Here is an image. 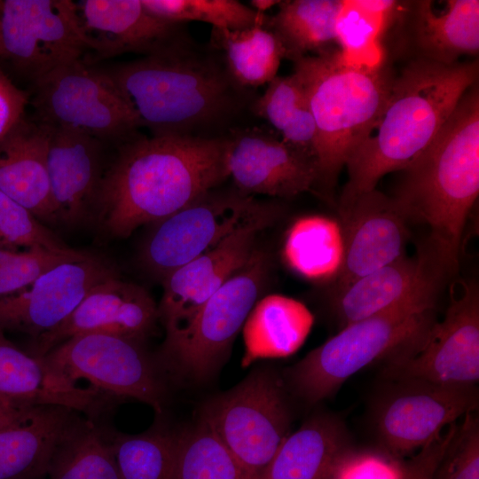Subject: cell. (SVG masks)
<instances>
[{
	"instance_id": "1",
	"label": "cell",
	"mask_w": 479,
	"mask_h": 479,
	"mask_svg": "<svg viewBox=\"0 0 479 479\" xmlns=\"http://www.w3.org/2000/svg\"><path fill=\"white\" fill-rule=\"evenodd\" d=\"M119 145L92 216L111 238L167 218L229 177L228 137L134 136Z\"/></svg>"
},
{
	"instance_id": "2",
	"label": "cell",
	"mask_w": 479,
	"mask_h": 479,
	"mask_svg": "<svg viewBox=\"0 0 479 479\" xmlns=\"http://www.w3.org/2000/svg\"><path fill=\"white\" fill-rule=\"evenodd\" d=\"M478 61L441 64L419 58L394 76L382 113L345 167L340 206L404 170L438 135L463 95L477 82Z\"/></svg>"
},
{
	"instance_id": "3",
	"label": "cell",
	"mask_w": 479,
	"mask_h": 479,
	"mask_svg": "<svg viewBox=\"0 0 479 479\" xmlns=\"http://www.w3.org/2000/svg\"><path fill=\"white\" fill-rule=\"evenodd\" d=\"M394 200L429 229L428 247L458 267L464 228L479 194V89L475 83L427 149L404 170Z\"/></svg>"
},
{
	"instance_id": "4",
	"label": "cell",
	"mask_w": 479,
	"mask_h": 479,
	"mask_svg": "<svg viewBox=\"0 0 479 479\" xmlns=\"http://www.w3.org/2000/svg\"><path fill=\"white\" fill-rule=\"evenodd\" d=\"M104 69L152 136L192 135L239 106L225 65L188 43Z\"/></svg>"
},
{
	"instance_id": "5",
	"label": "cell",
	"mask_w": 479,
	"mask_h": 479,
	"mask_svg": "<svg viewBox=\"0 0 479 479\" xmlns=\"http://www.w3.org/2000/svg\"><path fill=\"white\" fill-rule=\"evenodd\" d=\"M293 62L316 126L317 185L331 191L349 158L382 113L394 75L384 65L365 67L349 64L338 49Z\"/></svg>"
},
{
	"instance_id": "6",
	"label": "cell",
	"mask_w": 479,
	"mask_h": 479,
	"mask_svg": "<svg viewBox=\"0 0 479 479\" xmlns=\"http://www.w3.org/2000/svg\"><path fill=\"white\" fill-rule=\"evenodd\" d=\"M436 302H412L350 323L283 372L288 391L314 404L378 361L418 350L437 322Z\"/></svg>"
},
{
	"instance_id": "7",
	"label": "cell",
	"mask_w": 479,
	"mask_h": 479,
	"mask_svg": "<svg viewBox=\"0 0 479 479\" xmlns=\"http://www.w3.org/2000/svg\"><path fill=\"white\" fill-rule=\"evenodd\" d=\"M232 452L247 479H260L289 435L287 389L274 369L258 367L232 389L208 399L201 417Z\"/></svg>"
},
{
	"instance_id": "8",
	"label": "cell",
	"mask_w": 479,
	"mask_h": 479,
	"mask_svg": "<svg viewBox=\"0 0 479 479\" xmlns=\"http://www.w3.org/2000/svg\"><path fill=\"white\" fill-rule=\"evenodd\" d=\"M266 253L255 248L201 307L181 334L165 338L159 361L163 370L194 381L210 377L226 360L232 343L261 298L270 272Z\"/></svg>"
},
{
	"instance_id": "9",
	"label": "cell",
	"mask_w": 479,
	"mask_h": 479,
	"mask_svg": "<svg viewBox=\"0 0 479 479\" xmlns=\"http://www.w3.org/2000/svg\"><path fill=\"white\" fill-rule=\"evenodd\" d=\"M33 119L51 128L75 130L106 144L135 136L140 127L129 102L103 68L82 59L32 83Z\"/></svg>"
},
{
	"instance_id": "10",
	"label": "cell",
	"mask_w": 479,
	"mask_h": 479,
	"mask_svg": "<svg viewBox=\"0 0 479 479\" xmlns=\"http://www.w3.org/2000/svg\"><path fill=\"white\" fill-rule=\"evenodd\" d=\"M476 386H451L413 379L386 380L371 407L377 446L404 459L447 427L478 409Z\"/></svg>"
},
{
	"instance_id": "11",
	"label": "cell",
	"mask_w": 479,
	"mask_h": 479,
	"mask_svg": "<svg viewBox=\"0 0 479 479\" xmlns=\"http://www.w3.org/2000/svg\"><path fill=\"white\" fill-rule=\"evenodd\" d=\"M280 209L237 191L212 190L156 223L140 260L161 281L242 227Z\"/></svg>"
},
{
	"instance_id": "12",
	"label": "cell",
	"mask_w": 479,
	"mask_h": 479,
	"mask_svg": "<svg viewBox=\"0 0 479 479\" xmlns=\"http://www.w3.org/2000/svg\"><path fill=\"white\" fill-rule=\"evenodd\" d=\"M57 373L76 384L88 381L94 389L130 397L161 414L166 400L164 371L143 342L101 334L72 337L43 357Z\"/></svg>"
},
{
	"instance_id": "13",
	"label": "cell",
	"mask_w": 479,
	"mask_h": 479,
	"mask_svg": "<svg viewBox=\"0 0 479 479\" xmlns=\"http://www.w3.org/2000/svg\"><path fill=\"white\" fill-rule=\"evenodd\" d=\"M0 57L31 83L87 52L74 1L0 0Z\"/></svg>"
},
{
	"instance_id": "14",
	"label": "cell",
	"mask_w": 479,
	"mask_h": 479,
	"mask_svg": "<svg viewBox=\"0 0 479 479\" xmlns=\"http://www.w3.org/2000/svg\"><path fill=\"white\" fill-rule=\"evenodd\" d=\"M385 380L413 379L451 386L479 381V289L462 282L441 321L414 353L385 363Z\"/></svg>"
},
{
	"instance_id": "15",
	"label": "cell",
	"mask_w": 479,
	"mask_h": 479,
	"mask_svg": "<svg viewBox=\"0 0 479 479\" xmlns=\"http://www.w3.org/2000/svg\"><path fill=\"white\" fill-rule=\"evenodd\" d=\"M115 277L119 274L110 260L91 253L59 263L0 299V328L35 339L61 324L92 287Z\"/></svg>"
},
{
	"instance_id": "16",
	"label": "cell",
	"mask_w": 479,
	"mask_h": 479,
	"mask_svg": "<svg viewBox=\"0 0 479 479\" xmlns=\"http://www.w3.org/2000/svg\"><path fill=\"white\" fill-rule=\"evenodd\" d=\"M279 211L242 227L161 280L163 294L158 315L166 338L183 333L205 302L247 263L255 248L256 235L276 219Z\"/></svg>"
},
{
	"instance_id": "17",
	"label": "cell",
	"mask_w": 479,
	"mask_h": 479,
	"mask_svg": "<svg viewBox=\"0 0 479 479\" xmlns=\"http://www.w3.org/2000/svg\"><path fill=\"white\" fill-rule=\"evenodd\" d=\"M89 65L124 53L153 55L187 43L180 24L151 14L141 0H80L75 2Z\"/></svg>"
},
{
	"instance_id": "18",
	"label": "cell",
	"mask_w": 479,
	"mask_h": 479,
	"mask_svg": "<svg viewBox=\"0 0 479 479\" xmlns=\"http://www.w3.org/2000/svg\"><path fill=\"white\" fill-rule=\"evenodd\" d=\"M339 212L344 251L334 292L406 255L408 220L393 198L374 189Z\"/></svg>"
},
{
	"instance_id": "19",
	"label": "cell",
	"mask_w": 479,
	"mask_h": 479,
	"mask_svg": "<svg viewBox=\"0 0 479 479\" xmlns=\"http://www.w3.org/2000/svg\"><path fill=\"white\" fill-rule=\"evenodd\" d=\"M158 319V306L144 287L112 278L92 287L61 324L35 338L33 355L43 357L67 340L83 334L144 342Z\"/></svg>"
},
{
	"instance_id": "20",
	"label": "cell",
	"mask_w": 479,
	"mask_h": 479,
	"mask_svg": "<svg viewBox=\"0 0 479 479\" xmlns=\"http://www.w3.org/2000/svg\"><path fill=\"white\" fill-rule=\"evenodd\" d=\"M451 274L426 246L334 292L340 328L412 302H436Z\"/></svg>"
},
{
	"instance_id": "21",
	"label": "cell",
	"mask_w": 479,
	"mask_h": 479,
	"mask_svg": "<svg viewBox=\"0 0 479 479\" xmlns=\"http://www.w3.org/2000/svg\"><path fill=\"white\" fill-rule=\"evenodd\" d=\"M228 137L229 177L244 194L292 198L317 185L315 161L273 134L252 128Z\"/></svg>"
},
{
	"instance_id": "22",
	"label": "cell",
	"mask_w": 479,
	"mask_h": 479,
	"mask_svg": "<svg viewBox=\"0 0 479 479\" xmlns=\"http://www.w3.org/2000/svg\"><path fill=\"white\" fill-rule=\"evenodd\" d=\"M48 130V174L57 224H81L92 219L106 171L105 144L75 130Z\"/></svg>"
},
{
	"instance_id": "23",
	"label": "cell",
	"mask_w": 479,
	"mask_h": 479,
	"mask_svg": "<svg viewBox=\"0 0 479 479\" xmlns=\"http://www.w3.org/2000/svg\"><path fill=\"white\" fill-rule=\"evenodd\" d=\"M75 410L55 404L20 408L0 425V479H39L79 419Z\"/></svg>"
},
{
	"instance_id": "24",
	"label": "cell",
	"mask_w": 479,
	"mask_h": 479,
	"mask_svg": "<svg viewBox=\"0 0 479 479\" xmlns=\"http://www.w3.org/2000/svg\"><path fill=\"white\" fill-rule=\"evenodd\" d=\"M48 127L26 116L0 142V191L45 225L57 224L48 174Z\"/></svg>"
},
{
	"instance_id": "25",
	"label": "cell",
	"mask_w": 479,
	"mask_h": 479,
	"mask_svg": "<svg viewBox=\"0 0 479 479\" xmlns=\"http://www.w3.org/2000/svg\"><path fill=\"white\" fill-rule=\"evenodd\" d=\"M0 328V398L16 406L55 404L87 411L99 393L81 388L51 368L43 357L28 354Z\"/></svg>"
},
{
	"instance_id": "26",
	"label": "cell",
	"mask_w": 479,
	"mask_h": 479,
	"mask_svg": "<svg viewBox=\"0 0 479 479\" xmlns=\"http://www.w3.org/2000/svg\"><path fill=\"white\" fill-rule=\"evenodd\" d=\"M351 445L341 418L317 412L289 433L260 479H331L337 461Z\"/></svg>"
},
{
	"instance_id": "27",
	"label": "cell",
	"mask_w": 479,
	"mask_h": 479,
	"mask_svg": "<svg viewBox=\"0 0 479 479\" xmlns=\"http://www.w3.org/2000/svg\"><path fill=\"white\" fill-rule=\"evenodd\" d=\"M313 323V314L298 300L277 294L260 298L242 327V365L294 354L306 341Z\"/></svg>"
},
{
	"instance_id": "28",
	"label": "cell",
	"mask_w": 479,
	"mask_h": 479,
	"mask_svg": "<svg viewBox=\"0 0 479 479\" xmlns=\"http://www.w3.org/2000/svg\"><path fill=\"white\" fill-rule=\"evenodd\" d=\"M412 11L420 58L451 65L478 53V0H448L441 11L433 1H416Z\"/></svg>"
},
{
	"instance_id": "29",
	"label": "cell",
	"mask_w": 479,
	"mask_h": 479,
	"mask_svg": "<svg viewBox=\"0 0 479 479\" xmlns=\"http://www.w3.org/2000/svg\"><path fill=\"white\" fill-rule=\"evenodd\" d=\"M343 235L339 221L311 215L296 219L288 229L283 258L302 278L316 282L336 278L343 260Z\"/></svg>"
},
{
	"instance_id": "30",
	"label": "cell",
	"mask_w": 479,
	"mask_h": 479,
	"mask_svg": "<svg viewBox=\"0 0 479 479\" xmlns=\"http://www.w3.org/2000/svg\"><path fill=\"white\" fill-rule=\"evenodd\" d=\"M341 4L342 0L280 1L264 27L281 43L285 58L294 61L308 52L319 55L335 49L332 46L336 43L334 26Z\"/></svg>"
},
{
	"instance_id": "31",
	"label": "cell",
	"mask_w": 479,
	"mask_h": 479,
	"mask_svg": "<svg viewBox=\"0 0 479 479\" xmlns=\"http://www.w3.org/2000/svg\"><path fill=\"white\" fill-rule=\"evenodd\" d=\"M398 5L392 0H342L334 30L346 62L365 67L384 65L380 40Z\"/></svg>"
},
{
	"instance_id": "32",
	"label": "cell",
	"mask_w": 479,
	"mask_h": 479,
	"mask_svg": "<svg viewBox=\"0 0 479 479\" xmlns=\"http://www.w3.org/2000/svg\"><path fill=\"white\" fill-rule=\"evenodd\" d=\"M214 41L224 53V65L240 88H255L277 76L284 48L263 25L241 30L213 28Z\"/></svg>"
},
{
	"instance_id": "33",
	"label": "cell",
	"mask_w": 479,
	"mask_h": 479,
	"mask_svg": "<svg viewBox=\"0 0 479 479\" xmlns=\"http://www.w3.org/2000/svg\"><path fill=\"white\" fill-rule=\"evenodd\" d=\"M107 443L120 479H174L177 432L158 425L137 435L115 433Z\"/></svg>"
},
{
	"instance_id": "34",
	"label": "cell",
	"mask_w": 479,
	"mask_h": 479,
	"mask_svg": "<svg viewBox=\"0 0 479 479\" xmlns=\"http://www.w3.org/2000/svg\"><path fill=\"white\" fill-rule=\"evenodd\" d=\"M48 479H120L106 440L90 422L79 419L56 448Z\"/></svg>"
},
{
	"instance_id": "35",
	"label": "cell",
	"mask_w": 479,
	"mask_h": 479,
	"mask_svg": "<svg viewBox=\"0 0 479 479\" xmlns=\"http://www.w3.org/2000/svg\"><path fill=\"white\" fill-rule=\"evenodd\" d=\"M174 479H247L232 452L201 418L177 432Z\"/></svg>"
},
{
	"instance_id": "36",
	"label": "cell",
	"mask_w": 479,
	"mask_h": 479,
	"mask_svg": "<svg viewBox=\"0 0 479 479\" xmlns=\"http://www.w3.org/2000/svg\"><path fill=\"white\" fill-rule=\"evenodd\" d=\"M144 7L164 21L182 25L201 21L215 29L241 30L265 26L267 17L236 0H141Z\"/></svg>"
},
{
	"instance_id": "37",
	"label": "cell",
	"mask_w": 479,
	"mask_h": 479,
	"mask_svg": "<svg viewBox=\"0 0 479 479\" xmlns=\"http://www.w3.org/2000/svg\"><path fill=\"white\" fill-rule=\"evenodd\" d=\"M0 249L73 255L69 247L28 209L0 191Z\"/></svg>"
},
{
	"instance_id": "38",
	"label": "cell",
	"mask_w": 479,
	"mask_h": 479,
	"mask_svg": "<svg viewBox=\"0 0 479 479\" xmlns=\"http://www.w3.org/2000/svg\"><path fill=\"white\" fill-rule=\"evenodd\" d=\"M431 479H479V419L475 412L458 422Z\"/></svg>"
},
{
	"instance_id": "39",
	"label": "cell",
	"mask_w": 479,
	"mask_h": 479,
	"mask_svg": "<svg viewBox=\"0 0 479 479\" xmlns=\"http://www.w3.org/2000/svg\"><path fill=\"white\" fill-rule=\"evenodd\" d=\"M89 252L73 255L51 252H12L0 249V299L10 296L28 286L45 271L63 262L80 258Z\"/></svg>"
},
{
	"instance_id": "40",
	"label": "cell",
	"mask_w": 479,
	"mask_h": 479,
	"mask_svg": "<svg viewBox=\"0 0 479 479\" xmlns=\"http://www.w3.org/2000/svg\"><path fill=\"white\" fill-rule=\"evenodd\" d=\"M405 460L383 449L349 446L337 461L331 479H403Z\"/></svg>"
},
{
	"instance_id": "41",
	"label": "cell",
	"mask_w": 479,
	"mask_h": 479,
	"mask_svg": "<svg viewBox=\"0 0 479 479\" xmlns=\"http://www.w3.org/2000/svg\"><path fill=\"white\" fill-rule=\"evenodd\" d=\"M306 103L302 84L293 73L271 80L264 93L255 101L253 112L280 131L294 112Z\"/></svg>"
},
{
	"instance_id": "42",
	"label": "cell",
	"mask_w": 479,
	"mask_h": 479,
	"mask_svg": "<svg viewBox=\"0 0 479 479\" xmlns=\"http://www.w3.org/2000/svg\"><path fill=\"white\" fill-rule=\"evenodd\" d=\"M279 132L283 142L311 158L316 163V126L308 101L294 112Z\"/></svg>"
},
{
	"instance_id": "43",
	"label": "cell",
	"mask_w": 479,
	"mask_h": 479,
	"mask_svg": "<svg viewBox=\"0 0 479 479\" xmlns=\"http://www.w3.org/2000/svg\"><path fill=\"white\" fill-rule=\"evenodd\" d=\"M29 95L18 88L0 67V142L25 117Z\"/></svg>"
},
{
	"instance_id": "44",
	"label": "cell",
	"mask_w": 479,
	"mask_h": 479,
	"mask_svg": "<svg viewBox=\"0 0 479 479\" xmlns=\"http://www.w3.org/2000/svg\"><path fill=\"white\" fill-rule=\"evenodd\" d=\"M452 436L453 432L450 429L442 432L405 460L403 479H431Z\"/></svg>"
},
{
	"instance_id": "45",
	"label": "cell",
	"mask_w": 479,
	"mask_h": 479,
	"mask_svg": "<svg viewBox=\"0 0 479 479\" xmlns=\"http://www.w3.org/2000/svg\"><path fill=\"white\" fill-rule=\"evenodd\" d=\"M0 398V425L10 420L20 408Z\"/></svg>"
},
{
	"instance_id": "46",
	"label": "cell",
	"mask_w": 479,
	"mask_h": 479,
	"mask_svg": "<svg viewBox=\"0 0 479 479\" xmlns=\"http://www.w3.org/2000/svg\"><path fill=\"white\" fill-rule=\"evenodd\" d=\"M280 1L277 0H252L250 1L251 8L255 11L264 13V12L272 8L275 5H278Z\"/></svg>"
},
{
	"instance_id": "47",
	"label": "cell",
	"mask_w": 479,
	"mask_h": 479,
	"mask_svg": "<svg viewBox=\"0 0 479 479\" xmlns=\"http://www.w3.org/2000/svg\"><path fill=\"white\" fill-rule=\"evenodd\" d=\"M0 50H1V25H0Z\"/></svg>"
}]
</instances>
